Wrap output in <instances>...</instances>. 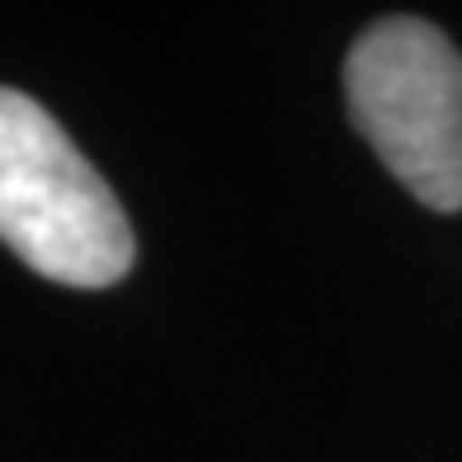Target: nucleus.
<instances>
[{"instance_id": "f257e3e1", "label": "nucleus", "mask_w": 462, "mask_h": 462, "mask_svg": "<svg viewBox=\"0 0 462 462\" xmlns=\"http://www.w3.org/2000/svg\"><path fill=\"white\" fill-rule=\"evenodd\" d=\"M0 241L67 288H109L137 255L104 175L43 104L10 86H0Z\"/></svg>"}, {"instance_id": "f03ea898", "label": "nucleus", "mask_w": 462, "mask_h": 462, "mask_svg": "<svg viewBox=\"0 0 462 462\" xmlns=\"http://www.w3.org/2000/svg\"><path fill=\"white\" fill-rule=\"evenodd\" d=\"M345 95L364 142L434 213L462 208V57L425 19L392 14L359 33Z\"/></svg>"}]
</instances>
